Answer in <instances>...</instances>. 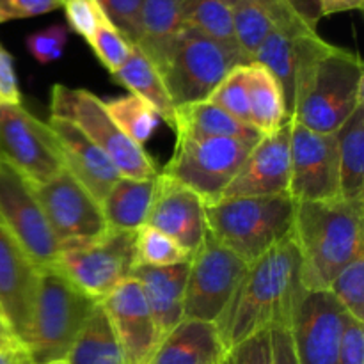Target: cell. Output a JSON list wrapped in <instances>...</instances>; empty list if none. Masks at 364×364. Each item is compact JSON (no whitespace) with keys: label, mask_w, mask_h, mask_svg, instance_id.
Returning a JSON list of instances; mask_svg holds the SVG:
<instances>
[{"label":"cell","mask_w":364,"mask_h":364,"mask_svg":"<svg viewBox=\"0 0 364 364\" xmlns=\"http://www.w3.org/2000/svg\"><path fill=\"white\" fill-rule=\"evenodd\" d=\"M306 291L301 255L290 233L249 265L230 306L215 322L228 350L258 331L290 329Z\"/></svg>","instance_id":"1"},{"label":"cell","mask_w":364,"mask_h":364,"mask_svg":"<svg viewBox=\"0 0 364 364\" xmlns=\"http://www.w3.org/2000/svg\"><path fill=\"white\" fill-rule=\"evenodd\" d=\"M363 212L364 201L297 203L291 237L306 290H327L341 269L364 255Z\"/></svg>","instance_id":"2"},{"label":"cell","mask_w":364,"mask_h":364,"mask_svg":"<svg viewBox=\"0 0 364 364\" xmlns=\"http://www.w3.org/2000/svg\"><path fill=\"white\" fill-rule=\"evenodd\" d=\"M364 102V66L358 53L333 45L313 66L290 119L318 134L338 128Z\"/></svg>","instance_id":"3"},{"label":"cell","mask_w":364,"mask_h":364,"mask_svg":"<svg viewBox=\"0 0 364 364\" xmlns=\"http://www.w3.org/2000/svg\"><path fill=\"white\" fill-rule=\"evenodd\" d=\"M297 201L290 196L223 198L206 205L208 233L247 265L291 233Z\"/></svg>","instance_id":"4"},{"label":"cell","mask_w":364,"mask_h":364,"mask_svg":"<svg viewBox=\"0 0 364 364\" xmlns=\"http://www.w3.org/2000/svg\"><path fill=\"white\" fill-rule=\"evenodd\" d=\"M100 302L78 290L55 267L41 269L25 347L34 364L66 359Z\"/></svg>","instance_id":"5"},{"label":"cell","mask_w":364,"mask_h":364,"mask_svg":"<svg viewBox=\"0 0 364 364\" xmlns=\"http://www.w3.org/2000/svg\"><path fill=\"white\" fill-rule=\"evenodd\" d=\"M50 116L73 123L109 156L121 176L142 180L159 174L151 156L116 127L107 112L105 102L87 89L53 85L50 91Z\"/></svg>","instance_id":"6"},{"label":"cell","mask_w":364,"mask_h":364,"mask_svg":"<svg viewBox=\"0 0 364 364\" xmlns=\"http://www.w3.org/2000/svg\"><path fill=\"white\" fill-rule=\"evenodd\" d=\"M251 60L196 28L185 27L178 36L166 64L160 70L174 107L208 100L213 89L233 68Z\"/></svg>","instance_id":"7"},{"label":"cell","mask_w":364,"mask_h":364,"mask_svg":"<svg viewBox=\"0 0 364 364\" xmlns=\"http://www.w3.org/2000/svg\"><path fill=\"white\" fill-rule=\"evenodd\" d=\"M135 233L107 228L84 240L59 244L55 269L92 301L102 302L135 267Z\"/></svg>","instance_id":"8"},{"label":"cell","mask_w":364,"mask_h":364,"mask_svg":"<svg viewBox=\"0 0 364 364\" xmlns=\"http://www.w3.org/2000/svg\"><path fill=\"white\" fill-rule=\"evenodd\" d=\"M256 142L244 139H176L162 174L194 191L205 205L219 201Z\"/></svg>","instance_id":"9"},{"label":"cell","mask_w":364,"mask_h":364,"mask_svg":"<svg viewBox=\"0 0 364 364\" xmlns=\"http://www.w3.org/2000/svg\"><path fill=\"white\" fill-rule=\"evenodd\" d=\"M249 265L206 233L188 262L183 318L212 322L223 316Z\"/></svg>","instance_id":"10"},{"label":"cell","mask_w":364,"mask_h":364,"mask_svg":"<svg viewBox=\"0 0 364 364\" xmlns=\"http://www.w3.org/2000/svg\"><path fill=\"white\" fill-rule=\"evenodd\" d=\"M0 224L39 267H55L59 242L32 185L0 155Z\"/></svg>","instance_id":"11"},{"label":"cell","mask_w":364,"mask_h":364,"mask_svg":"<svg viewBox=\"0 0 364 364\" xmlns=\"http://www.w3.org/2000/svg\"><path fill=\"white\" fill-rule=\"evenodd\" d=\"M0 155L31 185H41L64 169L60 148L48 123L23 105H0Z\"/></svg>","instance_id":"12"},{"label":"cell","mask_w":364,"mask_h":364,"mask_svg":"<svg viewBox=\"0 0 364 364\" xmlns=\"http://www.w3.org/2000/svg\"><path fill=\"white\" fill-rule=\"evenodd\" d=\"M331 46L316 28L302 21L276 27L259 45L252 60L263 64L279 82L288 117L294 114L295 100L313 66Z\"/></svg>","instance_id":"13"},{"label":"cell","mask_w":364,"mask_h":364,"mask_svg":"<svg viewBox=\"0 0 364 364\" xmlns=\"http://www.w3.org/2000/svg\"><path fill=\"white\" fill-rule=\"evenodd\" d=\"M290 198L297 203L340 199L336 135L318 134L291 121Z\"/></svg>","instance_id":"14"},{"label":"cell","mask_w":364,"mask_h":364,"mask_svg":"<svg viewBox=\"0 0 364 364\" xmlns=\"http://www.w3.org/2000/svg\"><path fill=\"white\" fill-rule=\"evenodd\" d=\"M32 188L59 244L96 237L107 230L100 203L66 169Z\"/></svg>","instance_id":"15"},{"label":"cell","mask_w":364,"mask_h":364,"mask_svg":"<svg viewBox=\"0 0 364 364\" xmlns=\"http://www.w3.org/2000/svg\"><path fill=\"white\" fill-rule=\"evenodd\" d=\"M345 315L327 290L306 291L290 323L299 364H338Z\"/></svg>","instance_id":"16"},{"label":"cell","mask_w":364,"mask_h":364,"mask_svg":"<svg viewBox=\"0 0 364 364\" xmlns=\"http://www.w3.org/2000/svg\"><path fill=\"white\" fill-rule=\"evenodd\" d=\"M290 130L288 121L274 134L262 135L220 199L290 196Z\"/></svg>","instance_id":"17"},{"label":"cell","mask_w":364,"mask_h":364,"mask_svg":"<svg viewBox=\"0 0 364 364\" xmlns=\"http://www.w3.org/2000/svg\"><path fill=\"white\" fill-rule=\"evenodd\" d=\"M124 364H148L160 343L141 284L134 277L121 281L102 302Z\"/></svg>","instance_id":"18"},{"label":"cell","mask_w":364,"mask_h":364,"mask_svg":"<svg viewBox=\"0 0 364 364\" xmlns=\"http://www.w3.org/2000/svg\"><path fill=\"white\" fill-rule=\"evenodd\" d=\"M39 269L0 224V318L25 345L39 284Z\"/></svg>","instance_id":"19"},{"label":"cell","mask_w":364,"mask_h":364,"mask_svg":"<svg viewBox=\"0 0 364 364\" xmlns=\"http://www.w3.org/2000/svg\"><path fill=\"white\" fill-rule=\"evenodd\" d=\"M146 224L166 233L192 256L208 233L206 205L194 191L159 173Z\"/></svg>","instance_id":"20"},{"label":"cell","mask_w":364,"mask_h":364,"mask_svg":"<svg viewBox=\"0 0 364 364\" xmlns=\"http://www.w3.org/2000/svg\"><path fill=\"white\" fill-rule=\"evenodd\" d=\"M48 127L60 148L64 169L102 205L107 192L121 178L114 164L70 121L50 116Z\"/></svg>","instance_id":"21"},{"label":"cell","mask_w":364,"mask_h":364,"mask_svg":"<svg viewBox=\"0 0 364 364\" xmlns=\"http://www.w3.org/2000/svg\"><path fill=\"white\" fill-rule=\"evenodd\" d=\"M188 262L171 267L137 265L132 270L130 277L141 284L146 304L160 334V341L183 320Z\"/></svg>","instance_id":"22"},{"label":"cell","mask_w":364,"mask_h":364,"mask_svg":"<svg viewBox=\"0 0 364 364\" xmlns=\"http://www.w3.org/2000/svg\"><path fill=\"white\" fill-rule=\"evenodd\" d=\"M226 352L215 323L183 318L162 338L148 364H220Z\"/></svg>","instance_id":"23"},{"label":"cell","mask_w":364,"mask_h":364,"mask_svg":"<svg viewBox=\"0 0 364 364\" xmlns=\"http://www.w3.org/2000/svg\"><path fill=\"white\" fill-rule=\"evenodd\" d=\"M191 0H144L141 9V34L135 45L144 55L162 70L176 43L178 36L187 25V7Z\"/></svg>","instance_id":"24"},{"label":"cell","mask_w":364,"mask_h":364,"mask_svg":"<svg viewBox=\"0 0 364 364\" xmlns=\"http://www.w3.org/2000/svg\"><path fill=\"white\" fill-rule=\"evenodd\" d=\"M173 132L176 139H244L258 142L262 135L237 117L230 116L226 110L217 107L210 100L176 107Z\"/></svg>","instance_id":"25"},{"label":"cell","mask_w":364,"mask_h":364,"mask_svg":"<svg viewBox=\"0 0 364 364\" xmlns=\"http://www.w3.org/2000/svg\"><path fill=\"white\" fill-rule=\"evenodd\" d=\"M231 13L238 48L249 60L255 59L259 45L274 28L302 21L281 0H238Z\"/></svg>","instance_id":"26"},{"label":"cell","mask_w":364,"mask_h":364,"mask_svg":"<svg viewBox=\"0 0 364 364\" xmlns=\"http://www.w3.org/2000/svg\"><path fill=\"white\" fill-rule=\"evenodd\" d=\"M156 176L142 180L121 176L112 185L100 205L107 228L135 233L139 228L144 226L155 196Z\"/></svg>","instance_id":"27"},{"label":"cell","mask_w":364,"mask_h":364,"mask_svg":"<svg viewBox=\"0 0 364 364\" xmlns=\"http://www.w3.org/2000/svg\"><path fill=\"white\" fill-rule=\"evenodd\" d=\"M249 116L251 127L259 135H270L290 121L284 105L283 89L263 64L251 60L245 64Z\"/></svg>","instance_id":"28"},{"label":"cell","mask_w":364,"mask_h":364,"mask_svg":"<svg viewBox=\"0 0 364 364\" xmlns=\"http://www.w3.org/2000/svg\"><path fill=\"white\" fill-rule=\"evenodd\" d=\"M340 199L364 201V102L336 130Z\"/></svg>","instance_id":"29"},{"label":"cell","mask_w":364,"mask_h":364,"mask_svg":"<svg viewBox=\"0 0 364 364\" xmlns=\"http://www.w3.org/2000/svg\"><path fill=\"white\" fill-rule=\"evenodd\" d=\"M112 78L119 85L127 87L132 95L146 100L159 112L160 119L166 121L173 130L176 107L167 92L160 71L137 45H132L127 63L116 73H112Z\"/></svg>","instance_id":"30"},{"label":"cell","mask_w":364,"mask_h":364,"mask_svg":"<svg viewBox=\"0 0 364 364\" xmlns=\"http://www.w3.org/2000/svg\"><path fill=\"white\" fill-rule=\"evenodd\" d=\"M68 364H124L109 318L102 304L96 306L66 355Z\"/></svg>","instance_id":"31"},{"label":"cell","mask_w":364,"mask_h":364,"mask_svg":"<svg viewBox=\"0 0 364 364\" xmlns=\"http://www.w3.org/2000/svg\"><path fill=\"white\" fill-rule=\"evenodd\" d=\"M105 109L116 127L139 146H144L159 128V112L141 96H117L105 102Z\"/></svg>","instance_id":"32"},{"label":"cell","mask_w":364,"mask_h":364,"mask_svg":"<svg viewBox=\"0 0 364 364\" xmlns=\"http://www.w3.org/2000/svg\"><path fill=\"white\" fill-rule=\"evenodd\" d=\"M185 25L188 28H196L201 34L215 39L220 45L240 50L238 48L237 36H235L231 7L220 2V0H191L187 7Z\"/></svg>","instance_id":"33"},{"label":"cell","mask_w":364,"mask_h":364,"mask_svg":"<svg viewBox=\"0 0 364 364\" xmlns=\"http://www.w3.org/2000/svg\"><path fill=\"white\" fill-rule=\"evenodd\" d=\"M134 252L135 267H171L191 259V255L173 238L148 224L135 231Z\"/></svg>","instance_id":"34"},{"label":"cell","mask_w":364,"mask_h":364,"mask_svg":"<svg viewBox=\"0 0 364 364\" xmlns=\"http://www.w3.org/2000/svg\"><path fill=\"white\" fill-rule=\"evenodd\" d=\"M327 291L352 318L364 322V255L341 269Z\"/></svg>","instance_id":"35"},{"label":"cell","mask_w":364,"mask_h":364,"mask_svg":"<svg viewBox=\"0 0 364 364\" xmlns=\"http://www.w3.org/2000/svg\"><path fill=\"white\" fill-rule=\"evenodd\" d=\"M208 100L223 110H226L230 116L237 117L242 123L251 124L247 85H245V64L233 68L226 75V78L213 89Z\"/></svg>","instance_id":"36"},{"label":"cell","mask_w":364,"mask_h":364,"mask_svg":"<svg viewBox=\"0 0 364 364\" xmlns=\"http://www.w3.org/2000/svg\"><path fill=\"white\" fill-rule=\"evenodd\" d=\"M87 43L92 52H95V55L98 57L100 63L103 64V68L109 70L110 75L116 73L127 63L132 50V43L117 31L116 25L109 18H105L100 23V27L96 28V32Z\"/></svg>","instance_id":"37"},{"label":"cell","mask_w":364,"mask_h":364,"mask_svg":"<svg viewBox=\"0 0 364 364\" xmlns=\"http://www.w3.org/2000/svg\"><path fill=\"white\" fill-rule=\"evenodd\" d=\"M70 39V28L66 23H53L48 27L36 31L27 36L25 39V46H27L28 53L38 60L39 64L46 66L63 57L64 48Z\"/></svg>","instance_id":"38"},{"label":"cell","mask_w":364,"mask_h":364,"mask_svg":"<svg viewBox=\"0 0 364 364\" xmlns=\"http://www.w3.org/2000/svg\"><path fill=\"white\" fill-rule=\"evenodd\" d=\"M60 7L66 14L68 28L84 38L85 41L92 38L96 28L107 18L98 0H63Z\"/></svg>","instance_id":"39"},{"label":"cell","mask_w":364,"mask_h":364,"mask_svg":"<svg viewBox=\"0 0 364 364\" xmlns=\"http://www.w3.org/2000/svg\"><path fill=\"white\" fill-rule=\"evenodd\" d=\"M220 364H272V341L270 329L258 331L238 341L224 355Z\"/></svg>","instance_id":"40"},{"label":"cell","mask_w":364,"mask_h":364,"mask_svg":"<svg viewBox=\"0 0 364 364\" xmlns=\"http://www.w3.org/2000/svg\"><path fill=\"white\" fill-rule=\"evenodd\" d=\"M98 2L117 31L132 45H135L141 34V9L144 0H98Z\"/></svg>","instance_id":"41"},{"label":"cell","mask_w":364,"mask_h":364,"mask_svg":"<svg viewBox=\"0 0 364 364\" xmlns=\"http://www.w3.org/2000/svg\"><path fill=\"white\" fill-rule=\"evenodd\" d=\"M338 364H364V329L363 322L345 315L341 331Z\"/></svg>","instance_id":"42"},{"label":"cell","mask_w":364,"mask_h":364,"mask_svg":"<svg viewBox=\"0 0 364 364\" xmlns=\"http://www.w3.org/2000/svg\"><path fill=\"white\" fill-rule=\"evenodd\" d=\"M60 6L63 0H0V23L41 16L59 9Z\"/></svg>","instance_id":"43"},{"label":"cell","mask_w":364,"mask_h":364,"mask_svg":"<svg viewBox=\"0 0 364 364\" xmlns=\"http://www.w3.org/2000/svg\"><path fill=\"white\" fill-rule=\"evenodd\" d=\"M21 92L18 87L13 55L0 43V105H20Z\"/></svg>","instance_id":"44"},{"label":"cell","mask_w":364,"mask_h":364,"mask_svg":"<svg viewBox=\"0 0 364 364\" xmlns=\"http://www.w3.org/2000/svg\"><path fill=\"white\" fill-rule=\"evenodd\" d=\"M270 341H272V364H299L290 329L287 327L270 329Z\"/></svg>","instance_id":"45"},{"label":"cell","mask_w":364,"mask_h":364,"mask_svg":"<svg viewBox=\"0 0 364 364\" xmlns=\"http://www.w3.org/2000/svg\"><path fill=\"white\" fill-rule=\"evenodd\" d=\"M0 364H34L27 347L14 336L0 338Z\"/></svg>","instance_id":"46"},{"label":"cell","mask_w":364,"mask_h":364,"mask_svg":"<svg viewBox=\"0 0 364 364\" xmlns=\"http://www.w3.org/2000/svg\"><path fill=\"white\" fill-rule=\"evenodd\" d=\"M281 2L311 28L318 27V21L323 18L320 0H281Z\"/></svg>","instance_id":"47"},{"label":"cell","mask_w":364,"mask_h":364,"mask_svg":"<svg viewBox=\"0 0 364 364\" xmlns=\"http://www.w3.org/2000/svg\"><path fill=\"white\" fill-rule=\"evenodd\" d=\"M364 0H320L322 16H331L338 13H348V11H361Z\"/></svg>","instance_id":"48"},{"label":"cell","mask_w":364,"mask_h":364,"mask_svg":"<svg viewBox=\"0 0 364 364\" xmlns=\"http://www.w3.org/2000/svg\"><path fill=\"white\" fill-rule=\"evenodd\" d=\"M4 336H11V334H9V331H7V327L4 326L2 318H0V338H4Z\"/></svg>","instance_id":"49"},{"label":"cell","mask_w":364,"mask_h":364,"mask_svg":"<svg viewBox=\"0 0 364 364\" xmlns=\"http://www.w3.org/2000/svg\"><path fill=\"white\" fill-rule=\"evenodd\" d=\"M220 2H224V4H226V6H230V7H233L235 4L238 2V0H220Z\"/></svg>","instance_id":"50"},{"label":"cell","mask_w":364,"mask_h":364,"mask_svg":"<svg viewBox=\"0 0 364 364\" xmlns=\"http://www.w3.org/2000/svg\"><path fill=\"white\" fill-rule=\"evenodd\" d=\"M46 364H68V361H66V359H57V361H50Z\"/></svg>","instance_id":"51"}]
</instances>
